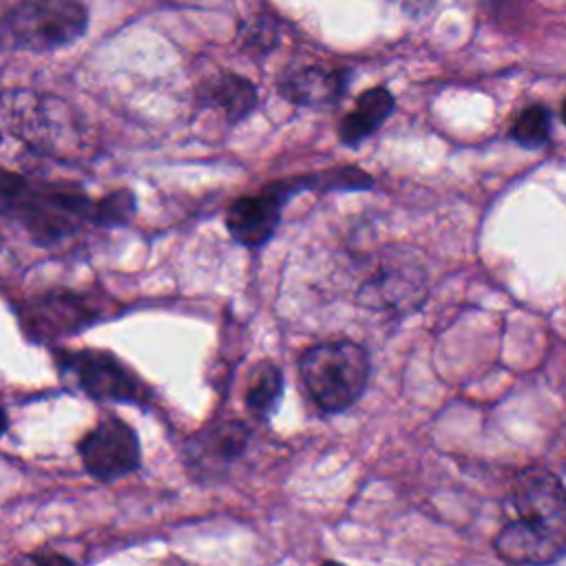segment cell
<instances>
[{
	"mask_svg": "<svg viewBox=\"0 0 566 566\" xmlns=\"http://www.w3.org/2000/svg\"><path fill=\"white\" fill-rule=\"evenodd\" d=\"M513 517L493 537L495 553L515 566H548L566 555V486L544 467L520 471L509 491Z\"/></svg>",
	"mask_w": 566,
	"mask_h": 566,
	"instance_id": "1",
	"label": "cell"
},
{
	"mask_svg": "<svg viewBox=\"0 0 566 566\" xmlns=\"http://www.w3.org/2000/svg\"><path fill=\"white\" fill-rule=\"evenodd\" d=\"M95 201L73 184L27 179L0 168V217L15 221L33 243L53 245L93 223Z\"/></svg>",
	"mask_w": 566,
	"mask_h": 566,
	"instance_id": "2",
	"label": "cell"
},
{
	"mask_svg": "<svg viewBox=\"0 0 566 566\" xmlns=\"http://www.w3.org/2000/svg\"><path fill=\"white\" fill-rule=\"evenodd\" d=\"M82 0H22L0 18V49L46 53L73 44L86 33Z\"/></svg>",
	"mask_w": 566,
	"mask_h": 566,
	"instance_id": "3",
	"label": "cell"
},
{
	"mask_svg": "<svg viewBox=\"0 0 566 566\" xmlns=\"http://www.w3.org/2000/svg\"><path fill=\"white\" fill-rule=\"evenodd\" d=\"M298 371L312 400L329 413L349 409L369 380V354L354 340L318 343L303 352Z\"/></svg>",
	"mask_w": 566,
	"mask_h": 566,
	"instance_id": "4",
	"label": "cell"
},
{
	"mask_svg": "<svg viewBox=\"0 0 566 566\" xmlns=\"http://www.w3.org/2000/svg\"><path fill=\"white\" fill-rule=\"evenodd\" d=\"M0 126L24 144L53 153L62 142H69L71 119L60 99L11 88L0 95Z\"/></svg>",
	"mask_w": 566,
	"mask_h": 566,
	"instance_id": "5",
	"label": "cell"
},
{
	"mask_svg": "<svg viewBox=\"0 0 566 566\" xmlns=\"http://www.w3.org/2000/svg\"><path fill=\"white\" fill-rule=\"evenodd\" d=\"M57 365L62 376L91 398L133 405H144L150 398L144 380L108 352H64L57 356Z\"/></svg>",
	"mask_w": 566,
	"mask_h": 566,
	"instance_id": "6",
	"label": "cell"
},
{
	"mask_svg": "<svg viewBox=\"0 0 566 566\" xmlns=\"http://www.w3.org/2000/svg\"><path fill=\"white\" fill-rule=\"evenodd\" d=\"M84 469L97 480H119L142 462L139 438L130 424L111 416L99 420L77 444Z\"/></svg>",
	"mask_w": 566,
	"mask_h": 566,
	"instance_id": "7",
	"label": "cell"
},
{
	"mask_svg": "<svg viewBox=\"0 0 566 566\" xmlns=\"http://www.w3.org/2000/svg\"><path fill=\"white\" fill-rule=\"evenodd\" d=\"M427 296L424 272L405 259H385L358 290V301L374 310L396 314L420 307Z\"/></svg>",
	"mask_w": 566,
	"mask_h": 566,
	"instance_id": "8",
	"label": "cell"
},
{
	"mask_svg": "<svg viewBox=\"0 0 566 566\" xmlns=\"http://www.w3.org/2000/svg\"><path fill=\"white\" fill-rule=\"evenodd\" d=\"M287 195L279 181L268 184L259 195H245L226 210V228L230 237L245 248H261L268 243L281 221Z\"/></svg>",
	"mask_w": 566,
	"mask_h": 566,
	"instance_id": "9",
	"label": "cell"
},
{
	"mask_svg": "<svg viewBox=\"0 0 566 566\" xmlns=\"http://www.w3.org/2000/svg\"><path fill=\"white\" fill-rule=\"evenodd\" d=\"M97 316L99 310L88 301V296L53 292L33 301V307L29 310V325L38 336H57L77 332L97 321Z\"/></svg>",
	"mask_w": 566,
	"mask_h": 566,
	"instance_id": "10",
	"label": "cell"
},
{
	"mask_svg": "<svg viewBox=\"0 0 566 566\" xmlns=\"http://www.w3.org/2000/svg\"><path fill=\"white\" fill-rule=\"evenodd\" d=\"M250 431L239 420L214 422L188 440V462L201 471L239 460L248 447Z\"/></svg>",
	"mask_w": 566,
	"mask_h": 566,
	"instance_id": "11",
	"label": "cell"
},
{
	"mask_svg": "<svg viewBox=\"0 0 566 566\" xmlns=\"http://www.w3.org/2000/svg\"><path fill=\"white\" fill-rule=\"evenodd\" d=\"M343 69L303 66L281 75L279 93L298 106H325L340 99L349 80Z\"/></svg>",
	"mask_w": 566,
	"mask_h": 566,
	"instance_id": "12",
	"label": "cell"
},
{
	"mask_svg": "<svg viewBox=\"0 0 566 566\" xmlns=\"http://www.w3.org/2000/svg\"><path fill=\"white\" fill-rule=\"evenodd\" d=\"M195 99L199 106L214 108L230 124H237L256 108L259 95L250 80L230 71H219L197 86Z\"/></svg>",
	"mask_w": 566,
	"mask_h": 566,
	"instance_id": "13",
	"label": "cell"
},
{
	"mask_svg": "<svg viewBox=\"0 0 566 566\" xmlns=\"http://www.w3.org/2000/svg\"><path fill=\"white\" fill-rule=\"evenodd\" d=\"M396 106L394 95L385 86H371L356 97L354 108L338 124V139L347 146H356L374 135Z\"/></svg>",
	"mask_w": 566,
	"mask_h": 566,
	"instance_id": "14",
	"label": "cell"
},
{
	"mask_svg": "<svg viewBox=\"0 0 566 566\" xmlns=\"http://www.w3.org/2000/svg\"><path fill=\"white\" fill-rule=\"evenodd\" d=\"M371 177L356 166H338L323 172H312L305 177H292L281 181L290 197L301 190H360L371 188Z\"/></svg>",
	"mask_w": 566,
	"mask_h": 566,
	"instance_id": "15",
	"label": "cell"
},
{
	"mask_svg": "<svg viewBox=\"0 0 566 566\" xmlns=\"http://www.w3.org/2000/svg\"><path fill=\"white\" fill-rule=\"evenodd\" d=\"M283 394V374L281 369L270 363L263 360L254 367L248 389H245V405L250 409L252 416L265 420L270 418V413L276 409V402Z\"/></svg>",
	"mask_w": 566,
	"mask_h": 566,
	"instance_id": "16",
	"label": "cell"
},
{
	"mask_svg": "<svg viewBox=\"0 0 566 566\" xmlns=\"http://www.w3.org/2000/svg\"><path fill=\"white\" fill-rule=\"evenodd\" d=\"M509 135L524 148H542L551 137V111L544 104H531L517 113Z\"/></svg>",
	"mask_w": 566,
	"mask_h": 566,
	"instance_id": "17",
	"label": "cell"
},
{
	"mask_svg": "<svg viewBox=\"0 0 566 566\" xmlns=\"http://www.w3.org/2000/svg\"><path fill=\"white\" fill-rule=\"evenodd\" d=\"M239 42L245 51L265 55L279 42V22L270 13H259L239 27Z\"/></svg>",
	"mask_w": 566,
	"mask_h": 566,
	"instance_id": "18",
	"label": "cell"
},
{
	"mask_svg": "<svg viewBox=\"0 0 566 566\" xmlns=\"http://www.w3.org/2000/svg\"><path fill=\"white\" fill-rule=\"evenodd\" d=\"M137 210L135 195L128 188H117L95 201L93 210V226H104V228H115L124 226L130 221V217Z\"/></svg>",
	"mask_w": 566,
	"mask_h": 566,
	"instance_id": "19",
	"label": "cell"
},
{
	"mask_svg": "<svg viewBox=\"0 0 566 566\" xmlns=\"http://www.w3.org/2000/svg\"><path fill=\"white\" fill-rule=\"evenodd\" d=\"M4 566H73V562L60 553L53 551H40V553H27L15 557L13 562Z\"/></svg>",
	"mask_w": 566,
	"mask_h": 566,
	"instance_id": "20",
	"label": "cell"
},
{
	"mask_svg": "<svg viewBox=\"0 0 566 566\" xmlns=\"http://www.w3.org/2000/svg\"><path fill=\"white\" fill-rule=\"evenodd\" d=\"M7 429V413H4V409L0 407V433Z\"/></svg>",
	"mask_w": 566,
	"mask_h": 566,
	"instance_id": "21",
	"label": "cell"
},
{
	"mask_svg": "<svg viewBox=\"0 0 566 566\" xmlns=\"http://www.w3.org/2000/svg\"><path fill=\"white\" fill-rule=\"evenodd\" d=\"M562 122H564V126H566V99L562 102Z\"/></svg>",
	"mask_w": 566,
	"mask_h": 566,
	"instance_id": "22",
	"label": "cell"
},
{
	"mask_svg": "<svg viewBox=\"0 0 566 566\" xmlns=\"http://www.w3.org/2000/svg\"><path fill=\"white\" fill-rule=\"evenodd\" d=\"M321 566H345V564H340V562H323Z\"/></svg>",
	"mask_w": 566,
	"mask_h": 566,
	"instance_id": "23",
	"label": "cell"
},
{
	"mask_svg": "<svg viewBox=\"0 0 566 566\" xmlns=\"http://www.w3.org/2000/svg\"><path fill=\"white\" fill-rule=\"evenodd\" d=\"M170 566H184V564H170Z\"/></svg>",
	"mask_w": 566,
	"mask_h": 566,
	"instance_id": "24",
	"label": "cell"
}]
</instances>
